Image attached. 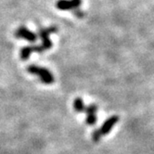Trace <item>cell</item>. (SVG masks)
<instances>
[{
    "mask_svg": "<svg viewBox=\"0 0 154 154\" xmlns=\"http://www.w3.org/2000/svg\"><path fill=\"white\" fill-rule=\"evenodd\" d=\"M58 32V28L55 26H51L48 28H43L39 30V36L42 40V43L38 46H28L24 47L20 49V57L23 60H28L32 52H39L42 53L48 49H50L53 46L52 41L49 38V35L51 34Z\"/></svg>",
    "mask_w": 154,
    "mask_h": 154,
    "instance_id": "cell-1",
    "label": "cell"
},
{
    "mask_svg": "<svg viewBox=\"0 0 154 154\" xmlns=\"http://www.w3.org/2000/svg\"><path fill=\"white\" fill-rule=\"evenodd\" d=\"M27 71L32 74L36 75L43 84L51 85L55 81L52 72L44 67H39L36 65H30L27 67Z\"/></svg>",
    "mask_w": 154,
    "mask_h": 154,
    "instance_id": "cell-2",
    "label": "cell"
},
{
    "mask_svg": "<svg viewBox=\"0 0 154 154\" xmlns=\"http://www.w3.org/2000/svg\"><path fill=\"white\" fill-rule=\"evenodd\" d=\"M118 121H119V117L115 116V115L108 118L104 122V124L101 125L100 128L95 130L92 133V139L95 142H97L103 136L107 135L108 133H109V132L112 131V127L114 126V125H116L118 123Z\"/></svg>",
    "mask_w": 154,
    "mask_h": 154,
    "instance_id": "cell-3",
    "label": "cell"
},
{
    "mask_svg": "<svg viewBox=\"0 0 154 154\" xmlns=\"http://www.w3.org/2000/svg\"><path fill=\"white\" fill-rule=\"evenodd\" d=\"M15 36L17 38H23V39L32 42V43L35 42L37 40V35L35 34V32H32V31H30L29 29H27L24 26H20L16 30Z\"/></svg>",
    "mask_w": 154,
    "mask_h": 154,
    "instance_id": "cell-4",
    "label": "cell"
},
{
    "mask_svg": "<svg viewBox=\"0 0 154 154\" xmlns=\"http://www.w3.org/2000/svg\"><path fill=\"white\" fill-rule=\"evenodd\" d=\"M82 4V0H59L56 7L60 10H72L77 9Z\"/></svg>",
    "mask_w": 154,
    "mask_h": 154,
    "instance_id": "cell-5",
    "label": "cell"
},
{
    "mask_svg": "<svg viewBox=\"0 0 154 154\" xmlns=\"http://www.w3.org/2000/svg\"><path fill=\"white\" fill-rule=\"evenodd\" d=\"M85 113L86 114L85 123L89 125H95L97 123V106L96 104H90L88 107H85L84 109Z\"/></svg>",
    "mask_w": 154,
    "mask_h": 154,
    "instance_id": "cell-6",
    "label": "cell"
},
{
    "mask_svg": "<svg viewBox=\"0 0 154 154\" xmlns=\"http://www.w3.org/2000/svg\"><path fill=\"white\" fill-rule=\"evenodd\" d=\"M85 108V106L84 104V101L82 98H80V97L75 98V100L73 102V109L75 111L77 112H84Z\"/></svg>",
    "mask_w": 154,
    "mask_h": 154,
    "instance_id": "cell-7",
    "label": "cell"
}]
</instances>
